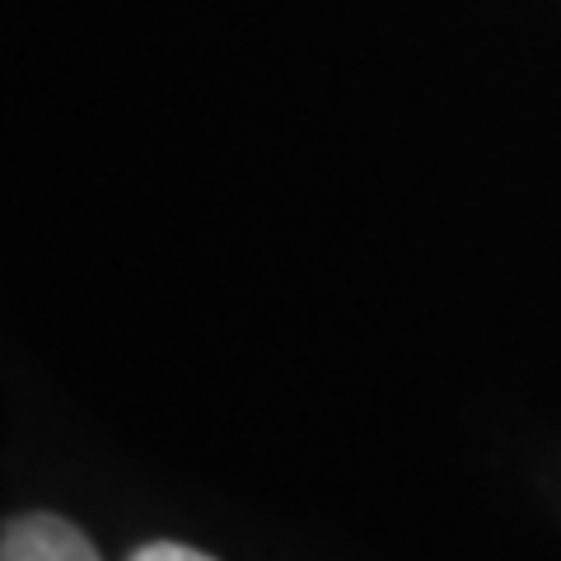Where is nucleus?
I'll list each match as a JSON object with an SVG mask.
<instances>
[{
    "mask_svg": "<svg viewBox=\"0 0 561 561\" xmlns=\"http://www.w3.org/2000/svg\"><path fill=\"white\" fill-rule=\"evenodd\" d=\"M131 561H216V557L192 552V548H183V542H150V548H140Z\"/></svg>",
    "mask_w": 561,
    "mask_h": 561,
    "instance_id": "f03ea898",
    "label": "nucleus"
},
{
    "mask_svg": "<svg viewBox=\"0 0 561 561\" xmlns=\"http://www.w3.org/2000/svg\"><path fill=\"white\" fill-rule=\"evenodd\" d=\"M0 561H99L94 542L57 515H24L5 524Z\"/></svg>",
    "mask_w": 561,
    "mask_h": 561,
    "instance_id": "f257e3e1",
    "label": "nucleus"
}]
</instances>
